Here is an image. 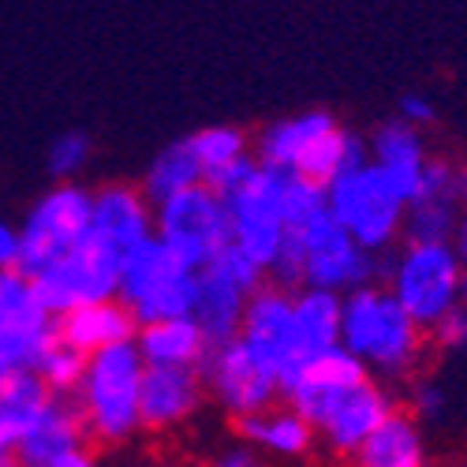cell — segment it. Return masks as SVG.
Masks as SVG:
<instances>
[{"mask_svg":"<svg viewBox=\"0 0 467 467\" xmlns=\"http://www.w3.org/2000/svg\"><path fill=\"white\" fill-rule=\"evenodd\" d=\"M146 359L135 340H116L87 356L79 381V411L87 419V434L98 441H124L139 422V389Z\"/></svg>","mask_w":467,"mask_h":467,"instance_id":"obj_1","label":"cell"},{"mask_svg":"<svg viewBox=\"0 0 467 467\" xmlns=\"http://www.w3.org/2000/svg\"><path fill=\"white\" fill-rule=\"evenodd\" d=\"M340 344L363 363L400 370L419 348V322L393 292L359 285L340 303Z\"/></svg>","mask_w":467,"mask_h":467,"instance_id":"obj_2","label":"cell"},{"mask_svg":"<svg viewBox=\"0 0 467 467\" xmlns=\"http://www.w3.org/2000/svg\"><path fill=\"white\" fill-rule=\"evenodd\" d=\"M120 265H124V251L109 236H101L98 228H87L49 269L34 274L30 285L49 315L60 318L64 310L79 303L112 299L116 288H120Z\"/></svg>","mask_w":467,"mask_h":467,"instance_id":"obj_3","label":"cell"},{"mask_svg":"<svg viewBox=\"0 0 467 467\" xmlns=\"http://www.w3.org/2000/svg\"><path fill=\"white\" fill-rule=\"evenodd\" d=\"M326 202L329 213L352 232V240L367 251L385 247L397 236V228L404 221V199L389 187L385 172L378 165H356L344 169L326 183Z\"/></svg>","mask_w":467,"mask_h":467,"instance_id":"obj_4","label":"cell"},{"mask_svg":"<svg viewBox=\"0 0 467 467\" xmlns=\"http://www.w3.org/2000/svg\"><path fill=\"white\" fill-rule=\"evenodd\" d=\"M60 340L53 315L34 296L30 277L0 269V385L19 370H37L42 356Z\"/></svg>","mask_w":467,"mask_h":467,"instance_id":"obj_5","label":"cell"},{"mask_svg":"<svg viewBox=\"0 0 467 467\" xmlns=\"http://www.w3.org/2000/svg\"><path fill=\"white\" fill-rule=\"evenodd\" d=\"M158 236L191 269H202L221 247L232 244L228 206L210 183L183 187L158 202Z\"/></svg>","mask_w":467,"mask_h":467,"instance_id":"obj_6","label":"cell"},{"mask_svg":"<svg viewBox=\"0 0 467 467\" xmlns=\"http://www.w3.org/2000/svg\"><path fill=\"white\" fill-rule=\"evenodd\" d=\"M460 254L445 240H411V247L393 265V296L419 322L431 329L460 299Z\"/></svg>","mask_w":467,"mask_h":467,"instance_id":"obj_7","label":"cell"},{"mask_svg":"<svg viewBox=\"0 0 467 467\" xmlns=\"http://www.w3.org/2000/svg\"><path fill=\"white\" fill-rule=\"evenodd\" d=\"M262 274L265 269L254 258H247L236 244L221 247L199 269V296H194L191 318L202 326L206 344H221L240 333L244 306H247L251 292L262 285Z\"/></svg>","mask_w":467,"mask_h":467,"instance_id":"obj_8","label":"cell"},{"mask_svg":"<svg viewBox=\"0 0 467 467\" xmlns=\"http://www.w3.org/2000/svg\"><path fill=\"white\" fill-rule=\"evenodd\" d=\"M90 213H94V194H87L83 187L49 191L46 199L26 213V221L19 228L16 269L23 277H34V274H42V269H49L90 228Z\"/></svg>","mask_w":467,"mask_h":467,"instance_id":"obj_9","label":"cell"},{"mask_svg":"<svg viewBox=\"0 0 467 467\" xmlns=\"http://www.w3.org/2000/svg\"><path fill=\"white\" fill-rule=\"evenodd\" d=\"M281 183H285V172L258 161L254 176L224 199L228 221H232V244H236L247 258H254L262 269H269V262H274L281 251V240L288 236L285 206H281Z\"/></svg>","mask_w":467,"mask_h":467,"instance_id":"obj_10","label":"cell"},{"mask_svg":"<svg viewBox=\"0 0 467 467\" xmlns=\"http://www.w3.org/2000/svg\"><path fill=\"white\" fill-rule=\"evenodd\" d=\"M240 340L251 352L277 370V385L288 397L299 370L306 367V356L299 352V337H296V299H288L277 288H254L244 318H240Z\"/></svg>","mask_w":467,"mask_h":467,"instance_id":"obj_11","label":"cell"},{"mask_svg":"<svg viewBox=\"0 0 467 467\" xmlns=\"http://www.w3.org/2000/svg\"><path fill=\"white\" fill-rule=\"evenodd\" d=\"M199 370L213 385V393L221 397V404L232 415L262 411V408H269V400L281 393L277 370L269 363H262L251 348L240 340V333L221 340V344H210L202 363H199Z\"/></svg>","mask_w":467,"mask_h":467,"instance_id":"obj_12","label":"cell"},{"mask_svg":"<svg viewBox=\"0 0 467 467\" xmlns=\"http://www.w3.org/2000/svg\"><path fill=\"white\" fill-rule=\"evenodd\" d=\"M303 236V251H306V262H303V285L310 288H359L370 281L374 274V258L367 247H359L329 210L318 213L306 228H299Z\"/></svg>","mask_w":467,"mask_h":467,"instance_id":"obj_13","label":"cell"},{"mask_svg":"<svg viewBox=\"0 0 467 467\" xmlns=\"http://www.w3.org/2000/svg\"><path fill=\"white\" fill-rule=\"evenodd\" d=\"M83 438H87V419H83L79 404L60 400V393H53L49 404L26 426V434L16 449V463H26V467H90V452H87Z\"/></svg>","mask_w":467,"mask_h":467,"instance_id":"obj_14","label":"cell"},{"mask_svg":"<svg viewBox=\"0 0 467 467\" xmlns=\"http://www.w3.org/2000/svg\"><path fill=\"white\" fill-rule=\"evenodd\" d=\"M389 411H393V404H389V397L381 389H374L370 381H359V385H348V389L329 393L315 408L310 422H315V431L326 434V441L337 452H356L363 445V438Z\"/></svg>","mask_w":467,"mask_h":467,"instance_id":"obj_15","label":"cell"},{"mask_svg":"<svg viewBox=\"0 0 467 467\" xmlns=\"http://www.w3.org/2000/svg\"><path fill=\"white\" fill-rule=\"evenodd\" d=\"M202 397V370L194 363H146L139 389V422L142 426H176Z\"/></svg>","mask_w":467,"mask_h":467,"instance_id":"obj_16","label":"cell"},{"mask_svg":"<svg viewBox=\"0 0 467 467\" xmlns=\"http://www.w3.org/2000/svg\"><path fill=\"white\" fill-rule=\"evenodd\" d=\"M60 340L79 348V352H98L105 344H116V340H131L139 333V322L131 315L128 303H116L112 299H98V303H79L60 315Z\"/></svg>","mask_w":467,"mask_h":467,"instance_id":"obj_17","label":"cell"},{"mask_svg":"<svg viewBox=\"0 0 467 467\" xmlns=\"http://www.w3.org/2000/svg\"><path fill=\"white\" fill-rule=\"evenodd\" d=\"M183 269H191L161 236H146L142 244H135L128 254H124V265H120V303L135 306L139 299H146L150 292H158L161 285H169L172 277H180Z\"/></svg>","mask_w":467,"mask_h":467,"instance_id":"obj_18","label":"cell"},{"mask_svg":"<svg viewBox=\"0 0 467 467\" xmlns=\"http://www.w3.org/2000/svg\"><path fill=\"white\" fill-rule=\"evenodd\" d=\"M374 165L385 172L389 187H393L404 202H411L419 194V180H422V146L419 135L411 131L408 120H393L374 135Z\"/></svg>","mask_w":467,"mask_h":467,"instance_id":"obj_19","label":"cell"},{"mask_svg":"<svg viewBox=\"0 0 467 467\" xmlns=\"http://www.w3.org/2000/svg\"><path fill=\"white\" fill-rule=\"evenodd\" d=\"M90 228H98L101 236H109L124 254L142 244L150 236V213L142 194H135L131 187H105L94 194V213H90Z\"/></svg>","mask_w":467,"mask_h":467,"instance_id":"obj_20","label":"cell"},{"mask_svg":"<svg viewBox=\"0 0 467 467\" xmlns=\"http://www.w3.org/2000/svg\"><path fill=\"white\" fill-rule=\"evenodd\" d=\"M139 352L146 363H194L199 367L206 356V333L191 315L180 318H161L139 326Z\"/></svg>","mask_w":467,"mask_h":467,"instance_id":"obj_21","label":"cell"},{"mask_svg":"<svg viewBox=\"0 0 467 467\" xmlns=\"http://www.w3.org/2000/svg\"><path fill=\"white\" fill-rule=\"evenodd\" d=\"M363 467H419L422 463V438L408 415L389 411L356 449Z\"/></svg>","mask_w":467,"mask_h":467,"instance_id":"obj_22","label":"cell"},{"mask_svg":"<svg viewBox=\"0 0 467 467\" xmlns=\"http://www.w3.org/2000/svg\"><path fill=\"white\" fill-rule=\"evenodd\" d=\"M240 434L251 441V445H262V449H274L281 456H303L315 445V422L303 419L296 408L292 411H247L240 415Z\"/></svg>","mask_w":467,"mask_h":467,"instance_id":"obj_23","label":"cell"},{"mask_svg":"<svg viewBox=\"0 0 467 467\" xmlns=\"http://www.w3.org/2000/svg\"><path fill=\"white\" fill-rule=\"evenodd\" d=\"M340 303L333 288H306L296 299V337L306 359L340 340Z\"/></svg>","mask_w":467,"mask_h":467,"instance_id":"obj_24","label":"cell"},{"mask_svg":"<svg viewBox=\"0 0 467 467\" xmlns=\"http://www.w3.org/2000/svg\"><path fill=\"white\" fill-rule=\"evenodd\" d=\"M49 397L53 389L42 381L37 370H19L0 385V434L16 441V449L26 434V426L37 419V411L49 404Z\"/></svg>","mask_w":467,"mask_h":467,"instance_id":"obj_25","label":"cell"},{"mask_svg":"<svg viewBox=\"0 0 467 467\" xmlns=\"http://www.w3.org/2000/svg\"><path fill=\"white\" fill-rule=\"evenodd\" d=\"M329 124H333L329 112H306V116H296V120H281L277 128H269L262 135V165L277 172H296V161L306 150V142Z\"/></svg>","mask_w":467,"mask_h":467,"instance_id":"obj_26","label":"cell"},{"mask_svg":"<svg viewBox=\"0 0 467 467\" xmlns=\"http://www.w3.org/2000/svg\"><path fill=\"white\" fill-rule=\"evenodd\" d=\"M194 183H202V161H199V153H194L191 139L172 142L169 150H161L158 158H153L150 172H146V194L153 202H161V199H169V194H176L183 187H194Z\"/></svg>","mask_w":467,"mask_h":467,"instance_id":"obj_27","label":"cell"},{"mask_svg":"<svg viewBox=\"0 0 467 467\" xmlns=\"http://www.w3.org/2000/svg\"><path fill=\"white\" fill-rule=\"evenodd\" d=\"M408 240H452L456 228V210L460 199L452 194H431V199H415L408 202Z\"/></svg>","mask_w":467,"mask_h":467,"instance_id":"obj_28","label":"cell"},{"mask_svg":"<svg viewBox=\"0 0 467 467\" xmlns=\"http://www.w3.org/2000/svg\"><path fill=\"white\" fill-rule=\"evenodd\" d=\"M281 206H285V224H288L292 232L306 228L318 213L329 210V202H326V183L310 180V176H299V172H285Z\"/></svg>","mask_w":467,"mask_h":467,"instance_id":"obj_29","label":"cell"},{"mask_svg":"<svg viewBox=\"0 0 467 467\" xmlns=\"http://www.w3.org/2000/svg\"><path fill=\"white\" fill-rule=\"evenodd\" d=\"M83 370H87V352H79V348H71L64 340H57L49 352L42 356V363H37V374H42V381L53 389V393H60V397H67V393L79 389Z\"/></svg>","mask_w":467,"mask_h":467,"instance_id":"obj_30","label":"cell"},{"mask_svg":"<svg viewBox=\"0 0 467 467\" xmlns=\"http://www.w3.org/2000/svg\"><path fill=\"white\" fill-rule=\"evenodd\" d=\"M191 146L194 153H199V161H202V180L228 165V161H236L240 153H244V135L236 128H206L199 135H191Z\"/></svg>","mask_w":467,"mask_h":467,"instance_id":"obj_31","label":"cell"},{"mask_svg":"<svg viewBox=\"0 0 467 467\" xmlns=\"http://www.w3.org/2000/svg\"><path fill=\"white\" fill-rule=\"evenodd\" d=\"M87 153H90L87 135H79V131L60 135V139L53 142V150H49V172H53L57 180L75 176V172H79V169L87 165Z\"/></svg>","mask_w":467,"mask_h":467,"instance_id":"obj_32","label":"cell"},{"mask_svg":"<svg viewBox=\"0 0 467 467\" xmlns=\"http://www.w3.org/2000/svg\"><path fill=\"white\" fill-rule=\"evenodd\" d=\"M303 262H306L303 236H299V232H292V228H288V236L281 240L277 258L269 262V274L277 277V285H281V288H292V285H299V281H303Z\"/></svg>","mask_w":467,"mask_h":467,"instance_id":"obj_33","label":"cell"},{"mask_svg":"<svg viewBox=\"0 0 467 467\" xmlns=\"http://www.w3.org/2000/svg\"><path fill=\"white\" fill-rule=\"evenodd\" d=\"M254 169H258V161H251L247 153H240L236 161H228V165H221V169H213L210 176H206V183L221 194V199H228L232 191H240L251 176H254Z\"/></svg>","mask_w":467,"mask_h":467,"instance_id":"obj_34","label":"cell"},{"mask_svg":"<svg viewBox=\"0 0 467 467\" xmlns=\"http://www.w3.org/2000/svg\"><path fill=\"white\" fill-rule=\"evenodd\" d=\"M431 329L438 333V340H441L445 348H467V310L449 306Z\"/></svg>","mask_w":467,"mask_h":467,"instance_id":"obj_35","label":"cell"},{"mask_svg":"<svg viewBox=\"0 0 467 467\" xmlns=\"http://www.w3.org/2000/svg\"><path fill=\"white\" fill-rule=\"evenodd\" d=\"M400 116L408 124H431L434 120V105L426 98H419V94H408V98H400Z\"/></svg>","mask_w":467,"mask_h":467,"instance_id":"obj_36","label":"cell"},{"mask_svg":"<svg viewBox=\"0 0 467 467\" xmlns=\"http://www.w3.org/2000/svg\"><path fill=\"white\" fill-rule=\"evenodd\" d=\"M16 258H19V232L0 224V269H16Z\"/></svg>","mask_w":467,"mask_h":467,"instance_id":"obj_37","label":"cell"},{"mask_svg":"<svg viewBox=\"0 0 467 467\" xmlns=\"http://www.w3.org/2000/svg\"><path fill=\"white\" fill-rule=\"evenodd\" d=\"M415 404H419V411H422L426 419H434V415L441 411V397H438V389H434V385H422L419 393H415Z\"/></svg>","mask_w":467,"mask_h":467,"instance_id":"obj_38","label":"cell"},{"mask_svg":"<svg viewBox=\"0 0 467 467\" xmlns=\"http://www.w3.org/2000/svg\"><path fill=\"white\" fill-rule=\"evenodd\" d=\"M452 240H456V244H452V251H456V254H460V262H463V258H467V213H460V217H456Z\"/></svg>","mask_w":467,"mask_h":467,"instance_id":"obj_39","label":"cell"},{"mask_svg":"<svg viewBox=\"0 0 467 467\" xmlns=\"http://www.w3.org/2000/svg\"><path fill=\"white\" fill-rule=\"evenodd\" d=\"M217 463H224V467H251V463H254V452H247V449H232V452H224Z\"/></svg>","mask_w":467,"mask_h":467,"instance_id":"obj_40","label":"cell"},{"mask_svg":"<svg viewBox=\"0 0 467 467\" xmlns=\"http://www.w3.org/2000/svg\"><path fill=\"white\" fill-rule=\"evenodd\" d=\"M460 299L467 303V269H463V274H460Z\"/></svg>","mask_w":467,"mask_h":467,"instance_id":"obj_41","label":"cell"}]
</instances>
